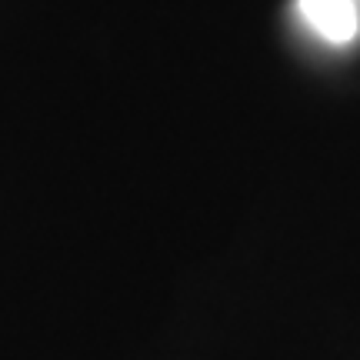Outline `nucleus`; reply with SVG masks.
<instances>
[{
	"label": "nucleus",
	"instance_id": "nucleus-1",
	"mask_svg": "<svg viewBox=\"0 0 360 360\" xmlns=\"http://www.w3.org/2000/svg\"><path fill=\"white\" fill-rule=\"evenodd\" d=\"M297 13L327 44H350L360 34V11L354 0H297Z\"/></svg>",
	"mask_w": 360,
	"mask_h": 360
}]
</instances>
